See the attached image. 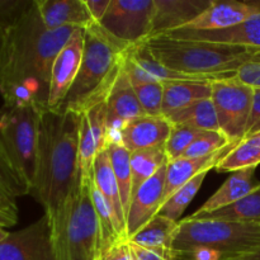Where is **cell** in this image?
<instances>
[{
	"instance_id": "cell-10",
	"label": "cell",
	"mask_w": 260,
	"mask_h": 260,
	"mask_svg": "<svg viewBox=\"0 0 260 260\" xmlns=\"http://www.w3.org/2000/svg\"><path fill=\"white\" fill-rule=\"evenodd\" d=\"M0 260H56L47 216L43 215L22 230L9 233L0 243Z\"/></svg>"
},
{
	"instance_id": "cell-26",
	"label": "cell",
	"mask_w": 260,
	"mask_h": 260,
	"mask_svg": "<svg viewBox=\"0 0 260 260\" xmlns=\"http://www.w3.org/2000/svg\"><path fill=\"white\" fill-rule=\"evenodd\" d=\"M169 161L165 152V145L131 152L132 197L146 180L154 177L161 167Z\"/></svg>"
},
{
	"instance_id": "cell-2",
	"label": "cell",
	"mask_w": 260,
	"mask_h": 260,
	"mask_svg": "<svg viewBox=\"0 0 260 260\" xmlns=\"http://www.w3.org/2000/svg\"><path fill=\"white\" fill-rule=\"evenodd\" d=\"M80 114L42 108L38 123L36 178L30 194L52 221L78 183Z\"/></svg>"
},
{
	"instance_id": "cell-22",
	"label": "cell",
	"mask_w": 260,
	"mask_h": 260,
	"mask_svg": "<svg viewBox=\"0 0 260 260\" xmlns=\"http://www.w3.org/2000/svg\"><path fill=\"white\" fill-rule=\"evenodd\" d=\"M179 221H173L167 216L156 215L147 225H145L129 241L149 250L156 251L167 258L175 260L173 249L175 235H177Z\"/></svg>"
},
{
	"instance_id": "cell-27",
	"label": "cell",
	"mask_w": 260,
	"mask_h": 260,
	"mask_svg": "<svg viewBox=\"0 0 260 260\" xmlns=\"http://www.w3.org/2000/svg\"><path fill=\"white\" fill-rule=\"evenodd\" d=\"M107 152H108L109 160H111L114 177H116L117 183H118L122 205H123L127 217V212H128L132 200L131 152L121 144L119 140L109 141L108 146H107Z\"/></svg>"
},
{
	"instance_id": "cell-31",
	"label": "cell",
	"mask_w": 260,
	"mask_h": 260,
	"mask_svg": "<svg viewBox=\"0 0 260 260\" xmlns=\"http://www.w3.org/2000/svg\"><path fill=\"white\" fill-rule=\"evenodd\" d=\"M233 144L221 131H203L192 142L182 157H202L220 151Z\"/></svg>"
},
{
	"instance_id": "cell-25",
	"label": "cell",
	"mask_w": 260,
	"mask_h": 260,
	"mask_svg": "<svg viewBox=\"0 0 260 260\" xmlns=\"http://www.w3.org/2000/svg\"><path fill=\"white\" fill-rule=\"evenodd\" d=\"M167 119L172 126H189L201 131H221L212 98L196 102Z\"/></svg>"
},
{
	"instance_id": "cell-41",
	"label": "cell",
	"mask_w": 260,
	"mask_h": 260,
	"mask_svg": "<svg viewBox=\"0 0 260 260\" xmlns=\"http://www.w3.org/2000/svg\"><path fill=\"white\" fill-rule=\"evenodd\" d=\"M0 212L18 218V206L15 198L0 185Z\"/></svg>"
},
{
	"instance_id": "cell-45",
	"label": "cell",
	"mask_w": 260,
	"mask_h": 260,
	"mask_svg": "<svg viewBox=\"0 0 260 260\" xmlns=\"http://www.w3.org/2000/svg\"><path fill=\"white\" fill-rule=\"evenodd\" d=\"M8 236H9V233H8L4 228H2V226H0V243H2V241H4Z\"/></svg>"
},
{
	"instance_id": "cell-11",
	"label": "cell",
	"mask_w": 260,
	"mask_h": 260,
	"mask_svg": "<svg viewBox=\"0 0 260 260\" xmlns=\"http://www.w3.org/2000/svg\"><path fill=\"white\" fill-rule=\"evenodd\" d=\"M84 53V28H78L56 56L51 71L47 108L58 109L65 102L80 70Z\"/></svg>"
},
{
	"instance_id": "cell-3",
	"label": "cell",
	"mask_w": 260,
	"mask_h": 260,
	"mask_svg": "<svg viewBox=\"0 0 260 260\" xmlns=\"http://www.w3.org/2000/svg\"><path fill=\"white\" fill-rule=\"evenodd\" d=\"M129 47L131 45L112 36L98 23L86 25L80 70L61 108L80 114L106 101L123 69Z\"/></svg>"
},
{
	"instance_id": "cell-1",
	"label": "cell",
	"mask_w": 260,
	"mask_h": 260,
	"mask_svg": "<svg viewBox=\"0 0 260 260\" xmlns=\"http://www.w3.org/2000/svg\"><path fill=\"white\" fill-rule=\"evenodd\" d=\"M78 28L48 30L33 0L5 37L0 58V95L4 106L47 108L55 58Z\"/></svg>"
},
{
	"instance_id": "cell-34",
	"label": "cell",
	"mask_w": 260,
	"mask_h": 260,
	"mask_svg": "<svg viewBox=\"0 0 260 260\" xmlns=\"http://www.w3.org/2000/svg\"><path fill=\"white\" fill-rule=\"evenodd\" d=\"M0 185L14 198L30 194V187L0 151Z\"/></svg>"
},
{
	"instance_id": "cell-17",
	"label": "cell",
	"mask_w": 260,
	"mask_h": 260,
	"mask_svg": "<svg viewBox=\"0 0 260 260\" xmlns=\"http://www.w3.org/2000/svg\"><path fill=\"white\" fill-rule=\"evenodd\" d=\"M212 0H154L151 36L184 28L202 14Z\"/></svg>"
},
{
	"instance_id": "cell-15",
	"label": "cell",
	"mask_w": 260,
	"mask_h": 260,
	"mask_svg": "<svg viewBox=\"0 0 260 260\" xmlns=\"http://www.w3.org/2000/svg\"><path fill=\"white\" fill-rule=\"evenodd\" d=\"M175 40L205 41V42L225 43L260 50V10L235 27L221 30H173L165 33Z\"/></svg>"
},
{
	"instance_id": "cell-37",
	"label": "cell",
	"mask_w": 260,
	"mask_h": 260,
	"mask_svg": "<svg viewBox=\"0 0 260 260\" xmlns=\"http://www.w3.org/2000/svg\"><path fill=\"white\" fill-rule=\"evenodd\" d=\"M235 78L251 88L260 89V62L256 61V62H249L241 66L236 73Z\"/></svg>"
},
{
	"instance_id": "cell-44",
	"label": "cell",
	"mask_w": 260,
	"mask_h": 260,
	"mask_svg": "<svg viewBox=\"0 0 260 260\" xmlns=\"http://www.w3.org/2000/svg\"><path fill=\"white\" fill-rule=\"evenodd\" d=\"M7 32H8V30L0 29V58H2L3 48H4V43H5V37H7Z\"/></svg>"
},
{
	"instance_id": "cell-24",
	"label": "cell",
	"mask_w": 260,
	"mask_h": 260,
	"mask_svg": "<svg viewBox=\"0 0 260 260\" xmlns=\"http://www.w3.org/2000/svg\"><path fill=\"white\" fill-rule=\"evenodd\" d=\"M194 220H220L233 222L260 223V185L238 202L225 208L201 216H188Z\"/></svg>"
},
{
	"instance_id": "cell-28",
	"label": "cell",
	"mask_w": 260,
	"mask_h": 260,
	"mask_svg": "<svg viewBox=\"0 0 260 260\" xmlns=\"http://www.w3.org/2000/svg\"><path fill=\"white\" fill-rule=\"evenodd\" d=\"M89 190H90V197L94 206V211H95L96 218H98L102 249L112 245V244L118 240H126V239H122L121 235H119L118 226H117V221L114 218L113 212H112L111 207L107 203L106 198L103 197L99 188L96 187L93 175L89 179Z\"/></svg>"
},
{
	"instance_id": "cell-19",
	"label": "cell",
	"mask_w": 260,
	"mask_h": 260,
	"mask_svg": "<svg viewBox=\"0 0 260 260\" xmlns=\"http://www.w3.org/2000/svg\"><path fill=\"white\" fill-rule=\"evenodd\" d=\"M43 25L48 30L62 27L85 28L90 24V14L84 0H35Z\"/></svg>"
},
{
	"instance_id": "cell-32",
	"label": "cell",
	"mask_w": 260,
	"mask_h": 260,
	"mask_svg": "<svg viewBox=\"0 0 260 260\" xmlns=\"http://www.w3.org/2000/svg\"><path fill=\"white\" fill-rule=\"evenodd\" d=\"M203 131L193 128L189 126H172V132L169 135L167 144H165V152L169 161L177 160L184 155L188 147L192 142L202 134Z\"/></svg>"
},
{
	"instance_id": "cell-21",
	"label": "cell",
	"mask_w": 260,
	"mask_h": 260,
	"mask_svg": "<svg viewBox=\"0 0 260 260\" xmlns=\"http://www.w3.org/2000/svg\"><path fill=\"white\" fill-rule=\"evenodd\" d=\"M93 177L96 187L99 188L103 197L106 198L107 203L111 207L112 212H113L114 218L117 221V226H118L119 235H121L122 239L128 240V238H127L126 212H124L123 205H122L118 183H117L116 177H114L107 150L102 151L95 157L93 167Z\"/></svg>"
},
{
	"instance_id": "cell-4",
	"label": "cell",
	"mask_w": 260,
	"mask_h": 260,
	"mask_svg": "<svg viewBox=\"0 0 260 260\" xmlns=\"http://www.w3.org/2000/svg\"><path fill=\"white\" fill-rule=\"evenodd\" d=\"M140 45L161 65L193 75L236 74L246 63L260 62L259 48L243 46L175 40L165 35L150 36Z\"/></svg>"
},
{
	"instance_id": "cell-36",
	"label": "cell",
	"mask_w": 260,
	"mask_h": 260,
	"mask_svg": "<svg viewBox=\"0 0 260 260\" xmlns=\"http://www.w3.org/2000/svg\"><path fill=\"white\" fill-rule=\"evenodd\" d=\"M99 260H132L129 240H118L103 248Z\"/></svg>"
},
{
	"instance_id": "cell-43",
	"label": "cell",
	"mask_w": 260,
	"mask_h": 260,
	"mask_svg": "<svg viewBox=\"0 0 260 260\" xmlns=\"http://www.w3.org/2000/svg\"><path fill=\"white\" fill-rule=\"evenodd\" d=\"M226 260H260V248L255 249V250L250 251V253H246L244 255L236 256V258L226 259Z\"/></svg>"
},
{
	"instance_id": "cell-8",
	"label": "cell",
	"mask_w": 260,
	"mask_h": 260,
	"mask_svg": "<svg viewBox=\"0 0 260 260\" xmlns=\"http://www.w3.org/2000/svg\"><path fill=\"white\" fill-rule=\"evenodd\" d=\"M211 88L221 132L230 142L239 144L245 137L253 107L254 88L241 83L235 76L213 81Z\"/></svg>"
},
{
	"instance_id": "cell-39",
	"label": "cell",
	"mask_w": 260,
	"mask_h": 260,
	"mask_svg": "<svg viewBox=\"0 0 260 260\" xmlns=\"http://www.w3.org/2000/svg\"><path fill=\"white\" fill-rule=\"evenodd\" d=\"M112 0H84L86 9L94 23H101L106 15Z\"/></svg>"
},
{
	"instance_id": "cell-14",
	"label": "cell",
	"mask_w": 260,
	"mask_h": 260,
	"mask_svg": "<svg viewBox=\"0 0 260 260\" xmlns=\"http://www.w3.org/2000/svg\"><path fill=\"white\" fill-rule=\"evenodd\" d=\"M106 103L109 141L112 140L113 132H116L118 139L119 131L126 122L145 114L137 99L134 85L124 70V65L107 96Z\"/></svg>"
},
{
	"instance_id": "cell-6",
	"label": "cell",
	"mask_w": 260,
	"mask_h": 260,
	"mask_svg": "<svg viewBox=\"0 0 260 260\" xmlns=\"http://www.w3.org/2000/svg\"><path fill=\"white\" fill-rule=\"evenodd\" d=\"M196 248L217 251L223 260L236 258L260 248V223L233 222L220 220H179L175 235V254L188 253Z\"/></svg>"
},
{
	"instance_id": "cell-29",
	"label": "cell",
	"mask_w": 260,
	"mask_h": 260,
	"mask_svg": "<svg viewBox=\"0 0 260 260\" xmlns=\"http://www.w3.org/2000/svg\"><path fill=\"white\" fill-rule=\"evenodd\" d=\"M260 165V144L253 139H245L233 147L215 169L220 173L238 172Z\"/></svg>"
},
{
	"instance_id": "cell-18",
	"label": "cell",
	"mask_w": 260,
	"mask_h": 260,
	"mask_svg": "<svg viewBox=\"0 0 260 260\" xmlns=\"http://www.w3.org/2000/svg\"><path fill=\"white\" fill-rule=\"evenodd\" d=\"M238 144H230L220 151L202 157H179L177 160L168 161L167 179H165L164 203L169 200L170 196L179 189L180 187L192 180L202 173H208L215 169L220 160ZM162 203V205H164Z\"/></svg>"
},
{
	"instance_id": "cell-35",
	"label": "cell",
	"mask_w": 260,
	"mask_h": 260,
	"mask_svg": "<svg viewBox=\"0 0 260 260\" xmlns=\"http://www.w3.org/2000/svg\"><path fill=\"white\" fill-rule=\"evenodd\" d=\"M32 3L33 0H0V29L12 28Z\"/></svg>"
},
{
	"instance_id": "cell-23",
	"label": "cell",
	"mask_w": 260,
	"mask_h": 260,
	"mask_svg": "<svg viewBox=\"0 0 260 260\" xmlns=\"http://www.w3.org/2000/svg\"><path fill=\"white\" fill-rule=\"evenodd\" d=\"M161 84L164 88L161 113L165 118L196 102L212 98L211 83L167 81Z\"/></svg>"
},
{
	"instance_id": "cell-5",
	"label": "cell",
	"mask_w": 260,
	"mask_h": 260,
	"mask_svg": "<svg viewBox=\"0 0 260 260\" xmlns=\"http://www.w3.org/2000/svg\"><path fill=\"white\" fill-rule=\"evenodd\" d=\"M50 225L56 260H99L101 233L89 180L76 183L63 208Z\"/></svg>"
},
{
	"instance_id": "cell-16",
	"label": "cell",
	"mask_w": 260,
	"mask_h": 260,
	"mask_svg": "<svg viewBox=\"0 0 260 260\" xmlns=\"http://www.w3.org/2000/svg\"><path fill=\"white\" fill-rule=\"evenodd\" d=\"M172 124L165 117L140 116L126 122L119 131L118 140L129 152L167 144Z\"/></svg>"
},
{
	"instance_id": "cell-12",
	"label": "cell",
	"mask_w": 260,
	"mask_h": 260,
	"mask_svg": "<svg viewBox=\"0 0 260 260\" xmlns=\"http://www.w3.org/2000/svg\"><path fill=\"white\" fill-rule=\"evenodd\" d=\"M167 164L159 172L150 178L137 189L131 200L129 210L127 212V238L129 239L139 233L145 225L150 222L164 203L165 179H167Z\"/></svg>"
},
{
	"instance_id": "cell-33",
	"label": "cell",
	"mask_w": 260,
	"mask_h": 260,
	"mask_svg": "<svg viewBox=\"0 0 260 260\" xmlns=\"http://www.w3.org/2000/svg\"><path fill=\"white\" fill-rule=\"evenodd\" d=\"M137 99L146 116L162 117V98L164 88L161 83H146L134 85Z\"/></svg>"
},
{
	"instance_id": "cell-40",
	"label": "cell",
	"mask_w": 260,
	"mask_h": 260,
	"mask_svg": "<svg viewBox=\"0 0 260 260\" xmlns=\"http://www.w3.org/2000/svg\"><path fill=\"white\" fill-rule=\"evenodd\" d=\"M129 248H131L132 260H172L167 256L161 255V254L156 253V251L149 250L142 246L136 245V244L129 241Z\"/></svg>"
},
{
	"instance_id": "cell-42",
	"label": "cell",
	"mask_w": 260,
	"mask_h": 260,
	"mask_svg": "<svg viewBox=\"0 0 260 260\" xmlns=\"http://www.w3.org/2000/svg\"><path fill=\"white\" fill-rule=\"evenodd\" d=\"M17 222V217H13V216L7 215V213L0 212V226H2V228H10V226H14Z\"/></svg>"
},
{
	"instance_id": "cell-9",
	"label": "cell",
	"mask_w": 260,
	"mask_h": 260,
	"mask_svg": "<svg viewBox=\"0 0 260 260\" xmlns=\"http://www.w3.org/2000/svg\"><path fill=\"white\" fill-rule=\"evenodd\" d=\"M154 10V0H112L99 24L124 43L137 45L151 36Z\"/></svg>"
},
{
	"instance_id": "cell-38",
	"label": "cell",
	"mask_w": 260,
	"mask_h": 260,
	"mask_svg": "<svg viewBox=\"0 0 260 260\" xmlns=\"http://www.w3.org/2000/svg\"><path fill=\"white\" fill-rule=\"evenodd\" d=\"M260 132V89H254L253 107H251L250 117H249L248 126H246L245 137L244 140L254 136Z\"/></svg>"
},
{
	"instance_id": "cell-7",
	"label": "cell",
	"mask_w": 260,
	"mask_h": 260,
	"mask_svg": "<svg viewBox=\"0 0 260 260\" xmlns=\"http://www.w3.org/2000/svg\"><path fill=\"white\" fill-rule=\"evenodd\" d=\"M42 108L3 106L0 108V151L30 187L35 183L38 123Z\"/></svg>"
},
{
	"instance_id": "cell-46",
	"label": "cell",
	"mask_w": 260,
	"mask_h": 260,
	"mask_svg": "<svg viewBox=\"0 0 260 260\" xmlns=\"http://www.w3.org/2000/svg\"><path fill=\"white\" fill-rule=\"evenodd\" d=\"M249 139H253V140H255V141H256V142H259V144H260V132H259V134L254 135V136L249 137Z\"/></svg>"
},
{
	"instance_id": "cell-20",
	"label": "cell",
	"mask_w": 260,
	"mask_h": 260,
	"mask_svg": "<svg viewBox=\"0 0 260 260\" xmlns=\"http://www.w3.org/2000/svg\"><path fill=\"white\" fill-rule=\"evenodd\" d=\"M255 169L256 168H246L231 173L226 182L206 201L200 210L192 213V216L206 215L228 207L256 189L260 182L255 180Z\"/></svg>"
},
{
	"instance_id": "cell-30",
	"label": "cell",
	"mask_w": 260,
	"mask_h": 260,
	"mask_svg": "<svg viewBox=\"0 0 260 260\" xmlns=\"http://www.w3.org/2000/svg\"><path fill=\"white\" fill-rule=\"evenodd\" d=\"M207 174L208 173H202V174L197 175L192 180L185 183L179 189L175 190L170 196L169 200L162 205L161 210L159 212L160 215L167 216L168 218H170L173 221H179V218L182 217V213H184L185 208L189 206V203L196 197L200 188L202 187Z\"/></svg>"
},
{
	"instance_id": "cell-13",
	"label": "cell",
	"mask_w": 260,
	"mask_h": 260,
	"mask_svg": "<svg viewBox=\"0 0 260 260\" xmlns=\"http://www.w3.org/2000/svg\"><path fill=\"white\" fill-rule=\"evenodd\" d=\"M260 10V2L212 0L210 7L183 30H221L235 27ZM178 30V29H177Z\"/></svg>"
}]
</instances>
